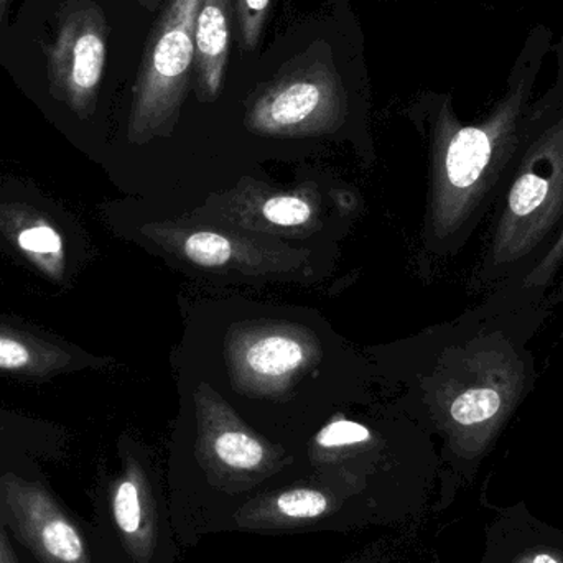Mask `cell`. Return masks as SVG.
I'll return each instance as SVG.
<instances>
[{"mask_svg":"<svg viewBox=\"0 0 563 563\" xmlns=\"http://www.w3.org/2000/svg\"><path fill=\"white\" fill-rule=\"evenodd\" d=\"M0 563H20L2 529H0Z\"/></svg>","mask_w":563,"mask_h":563,"instance_id":"obj_20","label":"cell"},{"mask_svg":"<svg viewBox=\"0 0 563 563\" xmlns=\"http://www.w3.org/2000/svg\"><path fill=\"white\" fill-rule=\"evenodd\" d=\"M0 231L48 279H65V240L48 217L25 205H0Z\"/></svg>","mask_w":563,"mask_h":563,"instance_id":"obj_7","label":"cell"},{"mask_svg":"<svg viewBox=\"0 0 563 563\" xmlns=\"http://www.w3.org/2000/svg\"><path fill=\"white\" fill-rule=\"evenodd\" d=\"M0 519L40 563H91L78 529L40 483L3 475Z\"/></svg>","mask_w":563,"mask_h":563,"instance_id":"obj_5","label":"cell"},{"mask_svg":"<svg viewBox=\"0 0 563 563\" xmlns=\"http://www.w3.org/2000/svg\"><path fill=\"white\" fill-rule=\"evenodd\" d=\"M488 563H563V534L528 512L509 511L493 525Z\"/></svg>","mask_w":563,"mask_h":563,"instance_id":"obj_9","label":"cell"},{"mask_svg":"<svg viewBox=\"0 0 563 563\" xmlns=\"http://www.w3.org/2000/svg\"><path fill=\"white\" fill-rule=\"evenodd\" d=\"M203 0H168L145 43L132 101L131 134L142 137L178 114L190 85L195 25Z\"/></svg>","mask_w":563,"mask_h":563,"instance_id":"obj_3","label":"cell"},{"mask_svg":"<svg viewBox=\"0 0 563 563\" xmlns=\"http://www.w3.org/2000/svg\"><path fill=\"white\" fill-rule=\"evenodd\" d=\"M269 7L271 0H233L234 15L240 30V45L246 52H254L260 46Z\"/></svg>","mask_w":563,"mask_h":563,"instance_id":"obj_15","label":"cell"},{"mask_svg":"<svg viewBox=\"0 0 563 563\" xmlns=\"http://www.w3.org/2000/svg\"><path fill=\"white\" fill-rule=\"evenodd\" d=\"M214 452L224 465L236 470H253L264 460V449L253 437L243 432H224L214 440Z\"/></svg>","mask_w":563,"mask_h":563,"instance_id":"obj_14","label":"cell"},{"mask_svg":"<svg viewBox=\"0 0 563 563\" xmlns=\"http://www.w3.org/2000/svg\"><path fill=\"white\" fill-rule=\"evenodd\" d=\"M10 0H0V29L5 22L7 12H9Z\"/></svg>","mask_w":563,"mask_h":563,"instance_id":"obj_22","label":"cell"},{"mask_svg":"<svg viewBox=\"0 0 563 563\" xmlns=\"http://www.w3.org/2000/svg\"><path fill=\"white\" fill-rule=\"evenodd\" d=\"M305 360L303 346L287 336H267L251 344L246 364L264 377H279L297 369Z\"/></svg>","mask_w":563,"mask_h":563,"instance_id":"obj_11","label":"cell"},{"mask_svg":"<svg viewBox=\"0 0 563 563\" xmlns=\"http://www.w3.org/2000/svg\"><path fill=\"white\" fill-rule=\"evenodd\" d=\"M554 82L532 102L528 131L492 210L479 284L518 282L548 253L563 224V36Z\"/></svg>","mask_w":563,"mask_h":563,"instance_id":"obj_2","label":"cell"},{"mask_svg":"<svg viewBox=\"0 0 563 563\" xmlns=\"http://www.w3.org/2000/svg\"><path fill=\"white\" fill-rule=\"evenodd\" d=\"M554 33L536 25L506 79L505 92L473 124L456 119L450 102L437 118L439 203L437 233L450 244L465 241L493 210L511 174L531 119L532 102Z\"/></svg>","mask_w":563,"mask_h":563,"instance_id":"obj_1","label":"cell"},{"mask_svg":"<svg viewBox=\"0 0 563 563\" xmlns=\"http://www.w3.org/2000/svg\"><path fill=\"white\" fill-rule=\"evenodd\" d=\"M137 2L141 3V7H144L145 10H148V12H155L158 5H161L162 0H137Z\"/></svg>","mask_w":563,"mask_h":563,"instance_id":"obj_21","label":"cell"},{"mask_svg":"<svg viewBox=\"0 0 563 563\" xmlns=\"http://www.w3.org/2000/svg\"><path fill=\"white\" fill-rule=\"evenodd\" d=\"M185 253L198 266L218 267L231 257V244L220 234L197 233L185 244Z\"/></svg>","mask_w":563,"mask_h":563,"instance_id":"obj_16","label":"cell"},{"mask_svg":"<svg viewBox=\"0 0 563 563\" xmlns=\"http://www.w3.org/2000/svg\"><path fill=\"white\" fill-rule=\"evenodd\" d=\"M369 437L371 433L366 427L347 422V420H340V422L330 423L327 429L321 430L317 442L321 446H343L367 442Z\"/></svg>","mask_w":563,"mask_h":563,"instance_id":"obj_19","label":"cell"},{"mask_svg":"<svg viewBox=\"0 0 563 563\" xmlns=\"http://www.w3.org/2000/svg\"><path fill=\"white\" fill-rule=\"evenodd\" d=\"M341 99L343 88L333 66L320 59L301 63L266 86L251 108L250 122L266 132L314 128L338 114Z\"/></svg>","mask_w":563,"mask_h":563,"instance_id":"obj_6","label":"cell"},{"mask_svg":"<svg viewBox=\"0 0 563 563\" xmlns=\"http://www.w3.org/2000/svg\"><path fill=\"white\" fill-rule=\"evenodd\" d=\"M279 509L288 518L310 519L323 515L327 511V498L321 493L311 489H294L284 493L277 499Z\"/></svg>","mask_w":563,"mask_h":563,"instance_id":"obj_17","label":"cell"},{"mask_svg":"<svg viewBox=\"0 0 563 563\" xmlns=\"http://www.w3.org/2000/svg\"><path fill=\"white\" fill-rule=\"evenodd\" d=\"M71 363V353L65 347L0 323V373L46 377L68 369Z\"/></svg>","mask_w":563,"mask_h":563,"instance_id":"obj_10","label":"cell"},{"mask_svg":"<svg viewBox=\"0 0 563 563\" xmlns=\"http://www.w3.org/2000/svg\"><path fill=\"white\" fill-rule=\"evenodd\" d=\"M109 25L95 0H66L55 38L43 46L49 95L78 118H91L104 75Z\"/></svg>","mask_w":563,"mask_h":563,"instance_id":"obj_4","label":"cell"},{"mask_svg":"<svg viewBox=\"0 0 563 563\" xmlns=\"http://www.w3.org/2000/svg\"><path fill=\"white\" fill-rule=\"evenodd\" d=\"M264 217L277 227H300L311 217L310 205L295 197L273 198L264 205Z\"/></svg>","mask_w":563,"mask_h":563,"instance_id":"obj_18","label":"cell"},{"mask_svg":"<svg viewBox=\"0 0 563 563\" xmlns=\"http://www.w3.org/2000/svg\"><path fill=\"white\" fill-rule=\"evenodd\" d=\"M559 284H563V224L548 253L536 266L522 279L506 285L521 291L529 300L552 303L551 294Z\"/></svg>","mask_w":563,"mask_h":563,"instance_id":"obj_12","label":"cell"},{"mask_svg":"<svg viewBox=\"0 0 563 563\" xmlns=\"http://www.w3.org/2000/svg\"><path fill=\"white\" fill-rule=\"evenodd\" d=\"M112 515L124 538L131 541L139 538L144 525V503L141 485L134 476H125L115 486L112 493Z\"/></svg>","mask_w":563,"mask_h":563,"instance_id":"obj_13","label":"cell"},{"mask_svg":"<svg viewBox=\"0 0 563 563\" xmlns=\"http://www.w3.org/2000/svg\"><path fill=\"white\" fill-rule=\"evenodd\" d=\"M233 0H203L195 25L194 68L200 101L220 96L231 45Z\"/></svg>","mask_w":563,"mask_h":563,"instance_id":"obj_8","label":"cell"}]
</instances>
